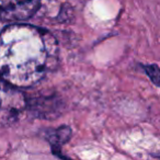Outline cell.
Masks as SVG:
<instances>
[{
    "label": "cell",
    "mask_w": 160,
    "mask_h": 160,
    "mask_svg": "<svg viewBox=\"0 0 160 160\" xmlns=\"http://www.w3.org/2000/svg\"><path fill=\"white\" fill-rule=\"evenodd\" d=\"M57 57L55 38L29 24H11L0 32V78L27 88L44 78Z\"/></svg>",
    "instance_id": "6da1fadb"
},
{
    "label": "cell",
    "mask_w": 160,
    "mask_h": 160,
    "mask_svg": "<svg viewBox=\"0 0 160 160\" xmlns=\"http://www.w3.org/2000/svg\"><path fill=\"white\" fill-rule=\"evenodd\" d=\"M41 0H0V21L20 22L31 18Z\"/></svg>",
    "instance_id": "7a4b0ae2"
},
{
    "label": "cell",
    "mask_w": 160,
    "mask_h": 160,
    "mask_svg": "<svg viewBox=\"0 0 160 160\" xmlns=\"http://www.w3.org/2000/svg\"><path fill=\"white\" fill-rule=\"evenodd\" d=\"M23 105L24 100L20 92L0 87V122H11Z\"/></svg>",
    "instance_id": "3957f363"
},
{
    "label": "cell",
    "mask_w": 160,
    "mask_h": 160,
    "mask_svg": "<svg viewBox=\"0 0 160 160\" xmlns=\"http://www.w3.org/2000/svg\"><path fill=\"white\" fill-rule=\"evenodd\" d=\"M70 136V131L69 128L67 127H60L59 129L56 131V134L53 135V138H51V142H52V145H55V148L57 146V144H64V142H66L67 139L69 138ZM54 148V149H55Z\"/></svg>",
    "instance_id": "277c9868"
},
{
    "label": "cell",
    "mask_w": 160,
    "mask_h": 160,
    "mask_svg": "<svg viewBox=\"0 0 160 160\" xmlns=\"http://www.w3.org/2000/svg\"><path fill=\"white\" fill-rule=\"evenodd\" d=\"M144 69L146 70L147 75L150 77V79L152 80L156 85H158V81H159V68H158L157 65L144 66Z\"/></svg>",
    "instance_id": "5b68a950"
}]
</instances>
